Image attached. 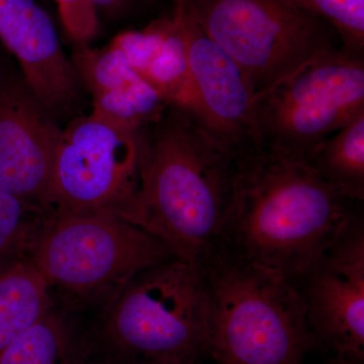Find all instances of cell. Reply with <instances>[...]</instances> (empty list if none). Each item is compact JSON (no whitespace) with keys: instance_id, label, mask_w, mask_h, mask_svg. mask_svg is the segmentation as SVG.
Returning <instances> with one entry per match:
<instances>
[{"instance_id":"obj_7","label":"cell","mask_w":364,"mask_h":364,"mask_svg":"<svg viewBox=\"0 0 364 364\" xmlns=\"http://www.w3.org/2000/svg\"><path fill=\"white\" fill-rule=\"evenodd\" d=\"M364 114V53L339 47L257 93L253 119L260 147L305 163L316 147Z\"/></svg>"},{"instance_id":"obj_14","label":"cell","mask_w":364,"mask_h":364,"mask_svg":"<svg viewBox=\"0 0 364 364\" xmlns=\"http://www.w3.org/2000/svg\"><path fill=\"white\" fill-rule=\"evenodd\" d=\"M52 289L26 257L0 267V354L51 308Z\"/></svg>"},{"instance_id":"obj_8","label":"cell","mask_w":364,"mask_h":364,"mask_svg":"<svg viewBox=\"0 0 364 364\" xmlns=\"http://www.w3.org/2000/svg\"><path fill=\"white\" fill-rule=\"evenodd\" d=\"M48 212L114 213L143 227L138 129L93 111L62 130Z\"/></svg>"},{"instance_id":"obj_16","label":"cell","mask_w":364,"mask_h":364,"mask_svg":"<svg viewBox=\"0 0 364 364\" xmlns=\"http://www.w3.org/2000/svg\"><path fill=\"white\" fill-rule=\"evenodd\" d=\"M161 44L142 78L161 95L167 104L193 112V93L186 46L173 18L162 20Z\"/></svg>"},{"instance_id":"obj_2","label":"cell","mask_w":364,"mask_h":364,"mask_svg":"<svg viewBox=\"0 0 364 364\" xmlns=\"http://www.w3.org/2000/svg\"><path fill=\"white\" fill-rule=\"evenodd\" d=\"M138 143L144 228L196 265L219 242L236 159L195 112L171 104L138 129Z\"/></svg>"},{"instance_id":"obj_20","label":"cell","mask_w":364,"mask_h":364,"mask_svg":"<svg viewBox=\"0 0 364 364\" xmlns=\"http://www.w3.org/2000/svg\"><path fill=\"white\" fill-rule=\"evenodd\" d=\"M311 18L325 21L338 33L341 47L364 53V0H286Z\"/></svg>"},{"instance_id":"obj_6","label":"cell","mask_w":364,"mask_h":364,"mask_svg":"<svg viewBox=\"0 0 364 364\" xmlns=\"http://www.w3.org/2000/svg\"><path fill=\"white\" fill-rule=\"evenodd\" d=\"M174 1L241 67L256 95L341 47L331 26L286 0Z\"/></svg>"},{"instance_id":"obj_24","label":"cell","mask_w":364,"mask_h":364,"mask_svg":"<svg viewBox=\"0 0 364 364\" xmlns=\"http://www.w3.org/2000/svg\"><path fill=\"white\" fill-rule=\"evenodd\" d=\"M324 364H338V363H331V361L325 360Z\"/></svg>"},{"instance_id":"obj_21","label":"cell","mask_w":364,"mask_h":364,"mask_svg":"<svg viewBox=\"0 0 364 364\" xmlns=\"http://www.w3.org/2000/svg\"><path fill=\"white\" fill-rule=\"evenodd\" d=\"M62 25L77 44H86L97 35V11L90 0H54Z\"/></svg>"},{"instance_id":"obj_10","label":"cell","mask_w":364,"mask_h":364,"mask_svg":"<svg viewBox=\"0 0 364 364\" xmlns=\"http://www.w3.org/2000/svg\"><path fill=\"white\" fill-rule=\"evenodd\" d=\"M172 18L186 46L193 112L235 159L259 148L253 119L256 93L245 72L177 1Z\"/></svg>"},{"instance_id":"obj_1","label":"cell","mask_w":364,"mask_h":364,"mask_svg":"<svg viewBox=\"0 0 364 364\" xmlns=\"http://www.w3.org/2000/svg\"><path fill=\"white\" fill-rule=\"evenodd\" d=\"M363 205L305 163L256 148L236 159L233 200L217 246L294 286Z\"/></svg>"},{"instance_id":"obj_13","label":"cell","mask_w":364,"mask_h":364,"mask_svg":"<svg viewBox=\"0 0 364 364\" xmlns=\"http://www.w3.org/2000/svg\"><path fill=\"white\" fill-rule=\"evenodd\" d=\"M93 349L74 306L55 301L0 354V364H87Z\"/></svg>"},{"instance_id":"obj_9","label":"cell","mask_w":364,"mask_h":364,"mask_svg":"<svg viewBox=\"0 0 364 364\" xmlns=\"http://www.w3.org/2000/svg\"><path fill=\"white\" fill-rule=\"evenodd\" d=\"M314 350L325 360L364 364V215L355 210L294 284Z\"/></svg>"},{"instance_id":"obj_19","label":"cell","mask_w":364,"mask_h":364,"mask_svg":"<svg viewBox=\"0 0 364 364\" xmlns=\"http://www.w3.org/2000/svg\"><path fill=\"white\" fill-rule=\"evenodd\" d=\"M47 213L0 188V263L26 256Z\"/></svg>"},{"instance_id":"obj_23","label":"cell","mask_w":364,"mask_h":364,"mask_svg":"<svg viewBox=\"0 0 364 364\" xmlns=\"http://www.w3.org/2000/svg\"><path fill=\"white\" fill-rule=\"evenodd\" d=\"M95 9L105 13L114 14L124 11L126 7L133 4L135 0H90Z\"/></svg>"},{"instance_id":"obj_15","label":"cell","mask_w":364,"mask_h":364,"mask_svg":"<svg viewBox=\"0 0 364 364\" xmlns=\"http://www.w3.org/2000/svg\"><path fill=\"white\" fill-rule=\"evenodd\" d=\"M305 164L344 198L363 203L364 114L318 144Z\"/></svg>"},{"instance_id":"obj_17","label":"cell","mask_w":364,"mask_h":364,"mask_svg":"<svg viewBox=\"0 0 364 364\" xmlns=\"http://www.w3.org/2000/svg\"><path fill=\"white\" fill-rule=\"evenodd\" d=\"M71 61L81 85L90 90L92 97L128 87L142 78L112 43L102 50L78 44Z\"/></svg>"},{"instance_id":"obj_12","label":"cell","mask_w":364,"mask_h":364,"mask_svg":"<svg viewBox=\"0 0 364 364\" xmlns=\"http://www.w3.org/2000/svg\"><path fill=\"white\" fill-rule=\"evenodd\" d=\"M0 41L16 57L23 82L52 116H69L81 82L56 28L36 0H0Z\"/></svg>"},{"instance_id":"obj_5","label":"cell","mask_w":364,"mask_h":364,"mask_svg":"<svg viewBox=\"0 0 364 364\" xmlns=\"http://www.w3.org/2000/svg\"><path fill=\"white\" fill-rule=\"evenodd\" d=\"M100 350L151 359L205 356L207 294L198 265L172 257L132 277L104 306Z\"/></svg>"},{"instance_id":"obj_11","label":"cell","mask_w":364,"mask_h":364,"mask_svg":"<svg viewBox=\"0 0 364 364\" xmlns=\"http://www.w3.org/2000/svg\"><path fill=\"white\" fill-rule=\"evenodd\" d=\"M23 81L0 76V188L48 212L62 130Z\"/></svg>"},{"instance_id":"obj_4","label":"cell","mask_w":364,"mask_h":364,"mask_svg":"<svg viewBox=\"0 0 364 364\" xmlns=\"http://www.w3.org/2000/svg\"><path fill=\"white\" fill-rule=\"evenodd\" d=\"M26 257L72 305L76 299L105 305L139 272L176 256L114 213L48 212Z\"/></svg>"},{"instance_id":"obj_3","label":"cell","mask_w":364,"mask_h":364,"mask_svg":"<svg viewBox=\"0 0 364 364\" xmlns=\"http://www.w3.org/2000/svg\"><path fill=\"white\" fill-rule=\"evenodd\" d=\"M196 265L207 294L205 355L215 364H305L313 340L286 277L220 246Z\"/></svg>"},{"instance_id":"obj_22","label":"cell","mask_w":364,"mask_h":364,"mask_svg":"<svg viewBox=\"0 0 364 364\" xmlns=\"http://www.w3.org/2000/svg\"><path fill=\"white\" fill-rule=\"evenodd\" d=\"M87 364H203L202 359H151L117 355L93 349Z\"/></svg>"},{"instance_id":"obj_18","label":"cell","mask_w":364,"mask_h":364,"mask_svg":"<svg viewBox=\"0 0 364 364\" xmlns=\"http://www.w3.org/2000/svg\"><path fill=\"white\" fill-rule=\"evenodd\" d=\"M166 105L143 78L128 87L93 97V111L135 129L154 122Z\"/></svg>"}]
</instances>
